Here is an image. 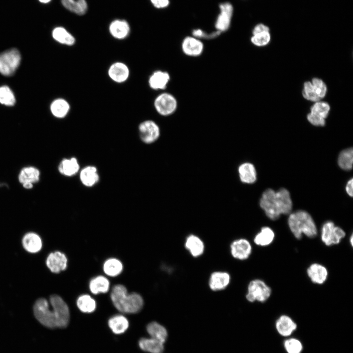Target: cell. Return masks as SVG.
<instances>
[{
	"instance_id": "obj_1",
	"label": "cell",
	"mask_w": 353,
	"mask_h": 353,
	"mask_svg": "<svg viewBox=\"0 0 353 353\" xmlns=\"http://www.w3.org/2000/svg\"><path fill=\"white\" fill-rule=\"evenodd\" d=\"M33 313L38 321L48 328H65L69 323V307L57 295L50 296L49 302L44 298L38 299L33 306Z\"/></svg>"
},
{
	"instance_id": "obj_2",
	"label": "cell",
	"mask_w": 353,
	"mask_h": 353,
	"mask_svg": "<svg viewBox=\"0 0 353 353\" xmlns=\"http://www.w3.org/2000/svg\"><path fill=\"white\" fill-rule=\"evenodd\" d=\"M260 205L269 219L276 220L281 214H288L291 212L292 202L287 189L281 188L276 192L269 188L263 192L260 200Z\"/></svg>"
},
{
	"instance_id": "obj_3",
	"label": "cell",
	"mask_w": 353,
	"mask_h": 353,
	"mask_svg": "<svg viewBox=\"0 0 353 353\" xmlns=\"http://www.w3.org/2000/svg\"><path fill=\"white\" fill-rule=\"evenodd\" d=\"M111 299L117 309L125 313H137L144 304L141 295L137 293L128 294L126 287L122 284L114 286L111 293Z\"/></svg>"
},
{
	"instance_id": "obj_4",
	"label": "cell",
	"mask_w": 353,
	"mask_h": 353,
	"mask_svg": "<svg viewBox=\"0 0 353 353\" xmlns=\"http://www.w3.org/2000/svg\"><path fill=\"white\" fill-rule=\"evenodd\" d=\"M288 224L291 231L297 239H301L303 234L311 238L317 234L315 223L306 211L299 210L290 214Z\"/></svg>"
},
{
	"instance_id": "obj_5",
	"label": "cell",
	"mask_w": 353,
	"mask_h": 353,
	"mask_svg": "<svg viewBox=\"0 0 353 353\" xmlns=\"http://www.w3.org/2000/svg\"><path fill=\"white\" fill-rule=\"evenodd\" d=\"M271 293V288L263 280L255 279L249 283L246 297L250 302L264 303L270 298Z\"/></svg>"
},
{
	"instance_id": "obj_6",
	"label": "cell",
	"mask_w": 353,
	"mask_h": 353,
	"mask_svg": "<svg viewBox=\"0 0 353 353\" xmlns=\"http://www.w3.org/2000/svg\"><path fill=\"white\" fill-rule=\"evenodd\" d=\"M19 50L11 49L0 54V73L5 76H11L18 67L21 61Z\"/></svg>"
},
{
	"instance_id": "obj_7",
	"label": "cell",
	"mask_w": 353,
	"mask_h": 353,
	"mask_svg": "<svg viewBox=\"0 0 353 353\" xmlns=\"http://www.w3.org/2000/svg\"><path fill=\"white\" fill-rule=\"evenodd\" d=\"M327 91V86L324 81L320 78H314L311 82H304L302 94L305 99L317 102L325 97Z\"/></svg>"
},
{
	"instance_id": "obj_8",
	"label": "cell",
	"mask_w": 353,
	"mask_h": 353,
	"mask_svg": "<svg viewBox=\"0 0 353 353\" xmlns=\"http://www.w3.org/2000/svg\"><path fill=\"white\" fill-rule=\"evenodd\" d=\"M154 107L161 116H168L174 114L177 109V101L172 94L164 92L160 94L154 101Z\"/></svg>"
},
{
	"instance_id": "obj_9",
	"label": "cell",
	"mask_w": 353,
	"mask_h": 353,
	"mask_svg": "<svg viewBox=\"0 0 353 353\" xmlns=\"http://www.w3.org/2000/svg\"><path fill=\"white\" fill-rule=\"evenodd\" d=\"M344 230L335 226L331 221H327L323 225L321 230V240L327 246L339 244L345 237Z\"/></svg>"
},
{
	"instance_id": "obj_10",
	"label": "cell",
	"mask_w": 353,
	"mask_h": 353,
	"mask_svg": "<svg viewBox=\"0 0 353 353\" xmlns=\"http://www.w3.org/2000/svg\"><path fill=\"white\" fill-rule=\"evenodd\" d=\"M138 130L141 140L146 144H151L157 140L160 136V128L152 120H146L139 125Z\"/></svg>"
},
{
	"instance_id": "obj_11",
	"label": "cell",
	"mask_w": 353,
	"mask_h": 353,
	"mask_svg": "<svg viewBox=\"0 0 353 353\" xmlns=\"http://www.w3.org/2000/svg\"><path fill=\"white\" fill-rule=\"evenodd\" d=\"M220 14L216 23L215 27L220 32L226 31L229 27L233 12L232 4L228 2L221 3L219 5Z\"/></svg>"
},
{
	"instance_id": "obj_12",
	"label": "cell",
	"mask_w": 353,
	"mask_h": 353,
	"mask_svg": "<svg viewBox=\"0 0 353 353\" xmlns=\"http://www.w3.org/2000/svg\"><path fill=\"white\" fill-rule=\"evenodd\" d=\"M181 50L185 55L191 57L201 55L204 50L203 43L194 36L185 37L181 43Z\"/></svg>"
},
{
	"instance_id": "obj_13",
	"label": "cell",
	"mask_w": 353,
	"mask_h": 353,
	"mask_svg": "<svg viewBox=\"0 0 353 353\" xmlns=\"http://www.w3.org/2000/svg\"><path fill=\"white\" fill-rule=\"evenodd\" d=\"M67 261L65 254L59 251H56L51 252L48 255L46 260V264L51 272L59 273L67 268Z\"/></svg>"
},
{
	"instance_id": "obj_14",
	"label": "cell",
	"mask_w": 353,
	"mask_h": 353,
	"mask_svg": "<svg viewBox=\"0 0 353 353\" xmlns=\"http://www.w3.org/2000/svg\"><path fill=\"white\" fill-rule=\"evenodd\" d=\"M230 249L232 255L239 260L248 258L252 251L251 244L245 239L235 240L232 243Z\"/></svg>"
},
{
	"instance_id": "obj_15",
	"label": "cell",
	"mask_w": 353,
	"mask_h": 353,
	"mask_svg": "<svg viewBox=\"0 0 353 353\" xmlns=\"http://www.w3.org/2000/svg\"><path fill=\"white\" fill-rule=\"evenodd\" d=\"M275 327L279 335L287 337L296 330L297 325L290 316L282 315L276 320Z\"/></svg>"
},
{
	"instance_id": "obj_16",
	"label": "cell",
	"mask_w": 353,
	"mask_h": 353,
	"mask_svg": "<svg viewBox=\"0 0 353 353\" xmlns=\"http://www.w3.org/2000/svg\"><path fill=\"white\" fill-rule=\"evenodd\" d=\"M269 31L267 25L263 24H257L252 30V36L251 38L252 43L258 47L266 46L271 40Z\"/></svg>"
},
{
	"instance_id": "obj_17",
	"label": "cell",
	"mask_w": 353,
	"mask_h": 353,
	"mask_svg": "<svg viewBox=\"0 0 353 353\" xmlns=\"http://www.w3.org/2000/svg\"><path fill=\"white\" fill-rule=\"evenodd\" d=\"M39 177L40 172L37 168L31 166L26 167L21 171L19 180L25 188L31 189L33 183L39 181Z\"/></svg>"
},
{
	"instance_id": "obj_18",
	"label": "cell",
	"mask_w": 353,
	"mask_h": 353,
	"mask_svg": "<svg viewBox=\"0 0 353 353\" xmlns=\"http://www.w3.org/2000/svg\"><path fill=\"white\" fill-rule=\"evenodd\" d=\"M108 75L113 81L117 83H122L128 78L129 70L125 63L117 62L114 63L109 67Z\"/></svg>"
},
{
	"instance_id": "obj_19",
	"label": "cell",
	"mask_w": 353,
	"mask_h": 353,
	"mask_svg": "<svg viewBox=\"0 0 353 353\" xmlns=\"http://www.w3.org/2000/svg\"><path fill=\"white\" fill-rule=\"evenodd\" d=\"M306 273L311 281L317 284H323L328 276L326 267L317 263L311 264L307 269Z\"/></svg>"
},
{
	"instance_id": "obj_20",
	"label": "cell",
	"mask_w": 353,
	"mask_h": 353,
	"mask_svg": "<svg viewBox=\"0 0 353 353\" xmlns=\"http://www.w3.org/2000/svg\"><path fill=\"white\" fill-rule=\"evenodd\" d=\"M170 76L166 71L158 70L154 72L150 76L149 84L155 90H164L170 80Z\"/></svg>"
},
{
	"instance_id": "obj_21",
	"label": "cell",
	"mask_w": 353,
	"mask_h": 353,
	"mask_svg": "<svg viewBox=\"0 0 353 353\" xmlns=\"http://www.w3.org/2000/svg\"><path fill=\"white\" fill-rule=\"evenodd\" d=\"M138 345L140 349L149 353H162L164 350V343L151 337L140 338Z\"/></svg>"
},
{
	"instance_id": "obj_22",
	"label": "cell",
	"mask_w": 353,
	"mask_h": 353,
	"mask_svg": "<svg viewBox=\"0 0 353 353\" xmlns=\"http://www.w3.org/2000/svg\"><path fill=\"white\" fill-rule=\"evenodd\" d=\"M230 277L228 273L215 272L211 275L209 285L212 290H221L225 289L228 285Z\"/></svg>"
},
{
	"instance_id": "obj_23",
	"label": "cell",
	"mask_w": 353,
	"mask_h": 353,
	"mask_svg": "<svg viewBox=\"0 0 353 353\" xmlns=\"http://www.w3.org/2000/svg\"><path fill=\"white\" fill-rule=\"evenodd\" d=\"M146 330L151 337L163 343H165L168 338V332L167 329L157 322H151L148 324Z\"/></svg>"
},
{
	"instance_id": "obj_24",
	"label": "cell",
	"mask_w": 353,
	"mask_h": 353,
	"mask_svg": "<svg viewBox=\"0 0 353 353\" xmlns=\"http://www.w3.org/2000/svg\"><path fill=\"white\" fill-rule=\"evenodd\" d=\"M22 244L26 251L31 253L39 252L42 246V241L39 236L33 232L28 233L24 236Z\"/></svg>"
},
{
	"instance_id": "obj_25",
	"label": "cell",
	"mask_w": 353,
	"mask_h": 353,
	"mask_svg": "<svg viewBox=\"0 0 353 353\" xmlns=\"http://www.w3.org/2000/svg\"><path fill=\"white\" fill-rule=\"evenodd\" d=\"M79 176L82 183L87 187L94 186L99 180L97 169L93 166H88L82 169Z\"/></svg>"
},
{
	"instance_id": "obj_26",
	"label": "cell",
	"mask_w": 353,
	"mask_h": 353,
	"mask_svg": "<svg viewBox=\"0 0 353 353\" xmlns=\"http://www.w3.org/2000/svg\"><path fill=\"white\" fill-rule=\"evenodd\" d=\"M130 30L128 23L124 20H115L109 26V31L113 37L118 39L125 38Z\"/></svg>"
},
{
	"instance_id": "obj_27",
	"label": "cell",
	"mask_w": 353,
	"mask_h": 353,
	"mask_svg": "<svg viewBox=\"0 0 353 353\" xmlns=\"http://www.w3.org/2000/svg\"><path fill=\"white\" fill-rule=\"evenodd\" d=\"M108 325L112 331L116 334L125 332L129 327V322L126 317L122 315H116L111 317Z\"/></svg>"
},
{
	"instance_id": "obj_28",
	"label": "cell",
	"mask_w": 353,
	"mask_h": 353,
	"mask_svg": "<svg viewBox=\"0 0 353 353\" xmlns=\"http://www.w3.org/2000/svg\"><path fill=\"white\" fill-rule=\"evenodd\" d=\"M238 173L241 181L245 183H252L256 179V172L254 166L250 163L240 165Z\"/></svg>"
},
{
	"instance_id": "obj_29",
	"label": "cell",
	"mask_w": 353,
	"mask_h": 353,
	"mask_svg": "<svg viewBox=\"0 0 353 353\" xmlns=\"http://www.w3.org/2000/svg\"><path fill=\"white\" fill-rule=\"evenodd\" d=\"M79 170V165L77 159L72 157L64 159L60 163L58 170L62 175L72 176L76 175Z\"/></svg>"
},
{
	"instance_id": "obj_30",
	"label": "cell",
	"mask_w": 353,
	"mask_h": 353,
	"mask_svg": "<svg viewBox=\"0 0 353 353\" xmlns=\"http://www.w3.org/2000/svg\"><path fill=\"white\" fill-rule=\"evenodd\" d=\"M275 232L269 227H262L260 231L255 236L254 243L260 246L265 247L270 245L274 240Z\"/></svg>"
},
{
	"instance_id": "obj_31",
	"label": "cell",
	"mask_w": 353,
	"mask_h": 353,
	"mask_svg": "<svg viewBox=\"0 0 353 353\" xmlns=\"http://www.w3.org/2000/svg\"><path fill=\"white\" fill-rule=\"evenodd\" d=\"M185 247L194 257H197L202 254L204 251V244L203 242L197 236L189 235L185 242Z\"/></svg>"
},
{
	"instance_id": "obj_32",
	"label": "cell",
	"mask_w": 353,
	"mask_h": 353,
	"mask_svg": "<svg viewBox=\"0 0 353 353\" xmlns=\"http://www.w3.org/2000/svg\"><path fill=\"white\" fill-rule=\"evenodd\" d=\"M109 285V281L105 277L99 276L90 280L89 288L94 294L105 293L108 291Z\"/></svg>"
},
{
	"instance_id": "obj_33",
	"label": "cell",
	"mask_w": 353,
	"mask_h": 353,
	"mask_svg": "<svg viewBox=\"0 0 353 353\" xmlns=\"http://www.w3.org/2000/svg\"><path fill=\"white\" fill-rule=\"evenodd\" d=\"M52 35L55 40L61 44L72 46L75 43V37L64 27L55 28L52 31Z\"/></svg>"
},
{
	"instance_id": "obj_34",
	"label": "cell",
	"mask_w": 353,
	"mask_h": 353,
	"mask_svg": "<svg viewBox=\"0 0 353 353\" xmlns=\"http://www.w3.org/2000/svg\"><path fill=\"white\" fill-rule=\"evenodd\" d=\"M61 2L66 9L77 15H83L87 11L86 0H61Z\"/></svg>"
},
{
	"instance_id": "obj_35",
	"label": "cell",
	"mask_w": 353,
	"mask_h": 353,
	"mask_svg": "<svg viewBox=\"0 0 353 353\" xmlns=\"http://www.w3.org/2000/svg\"><path fill=\"white\" fill-rule=\"evenodd\" d=\"M70 105L64 99L55 100L50 105L52 114L56 117L62 118L65 117L70 110Z\"/></svg>"
},
{
	"instance_id": "obj_36",
	"label": "cell",
	"mask_w": 353,
	"mask_h": 353,
	"mask_svg": "<svg viewBox=\"0 0 353 353\" xmlns=\"http://www.w3.org/2000/svg\"><path fill=\"white\" fill-rule=\"evenodd\" d=\"M122 262L116 258H109L103 264V271L108 276L115 277L119 275L123 270Z\"/></svg>"
},
{
	"instance_id": "obj_37",
	"label": "cell",
	"mask_w": 353,
	"mask_h": 353,
	"mask_svg": "<svg viewBox=\"0 0 353 353\" xmlns=\"http://www.w3.org/2000/svg\"><path fill=\"white\" fill-rule=\"evenodd\" d=\"M76 305L79 309L84 313H91L96 307L95 301L87 294L79 296L76 301Z\"/></svg>"
},
{
	"instance_id": "obj_38",
	"label": "cell",
	"mask_w": 353,
	"mask_h": 353,
	"mask_svg": "<svg viewBox=\"0 0 353 353\" xmlns=\"http://www.w3.org/2000/svg\"><path fill=\"white\" fill-rule=\"evenodd\" d=\"M353 161V148H349L342 151L339 155L338 164L339 167L346 171L352 169Z\"/></svg>"
},
{
	"instance_id": "obj_39",
	"label": "cell",
	"mask_w": 353,
	"mask_h": 353,
	"mask_svg": "<svg viewBox=\"0 0 353 353\" xmlns=\"http://www.w3.org/2000/svg\"><path fill=\"white\" fill-rule=\"evenodd\" d=\"M283 346L287 353H302L303 345L298 339L291 337L284 340Z\"/></svg>"
},
{
	"instance_id": "obj_40",
	"label": "cell",
	"mask_w": 353,
	"mask_h": 353,
	"mask_svg": "<svg viewBox=\"0 0 353 353\" xmlns=\"http://www.w3.org/2000/svg\"><path fill=\"white\" fill-rule=\"evenodd\" d=\"M310 110V113L325 119L328 115L330 106L327 102L317 101L311 106Z\"/></svg>"
},
{
	"instance_id": "obj_41",
	"label": "cell",
	"mask_w": 353,
	"mask_h": 353,
	"mask_svg": "<svg viewBox=\"0 0 353 353\" xmlns=\"http://www.w3.org/2000/svg\"><path fill=\"white\" fill-rule=\"evenodd\" d=\"M16 100L14 94L7 86L0 87V103L6 106H12Z\"/></svg>"
},
{
	"instance_id": "obj_42",
	"label": "cell",
	"mask_w": 353,
	"mask_h": 353,
	"mask_svg": "<svg viewBox=\"0 0 353 353\" xmlns=\"http://www.w3.org/2000/svg\"><path fill=\"white\" fill-rule=\"evenodd\" d=\"M307 118L312 125L315 126H324L326 124L325 119L316 116L310 113L307 115Z\"/></svg>"
},
{
	"instance_id": "obj_43",
	"label": "cell",
	"mask_w": 353,
	"mask_h": 353,
	"mask_svg": "<svg viewBox=\"0 0 353 353\" xmlns=\"http://www.w3.org/2000/svg\"><path fill=\"white\" fill-rule=\"evenodd\" d=\"M151 1L157 8L167 7L170 4V0H151Z\"/></svg>"
},
{
	"instance_id": "obj_44",
	"label": "cell",
	"mask_w": 353,
	"mask_h": 353,
	"mask_svg": "<svg viewBox=\"0 0 353 353\" xmlns=\"http://www.w3.org/2000/svg\"><path fill=\"white\" fill-rule=\"evenodd\" d=\"M353 179L351 178L348 181L346 186V191L347 194L351 197H352L353 195Z\"/></svg>"
},
{
	"instance_id": "obj_45",
	"label": "cell",
	"mask_w": 353,
	"mask_h": 353,
	"mask_svg": "<svg viewBox=\"0 0 353 353\" xmlns=\"http://www.w3.org/2000/svg\"><path fill=\"white\" fill-rule=\"evenodd\" d=\"M40 2L43 3H47L50 1L51 0H39Z\"/></svg>"
},
{
	"instance_id": "obj_46",
	"label": "cell",
	"mask_w": 353,
	"mask_h": 353,
	"mask_svg": "<svg viewBox=\"0 0 353 353\" xmlns=\"http://www.w3.org/2000/svg\"><path fill=\"white\" fill-rule=\"evenodd\" d=\"M353 235L352 234V235H351V238H350V242H351V244L352 246H353Z\"/></svg>"
}]
</instances>
